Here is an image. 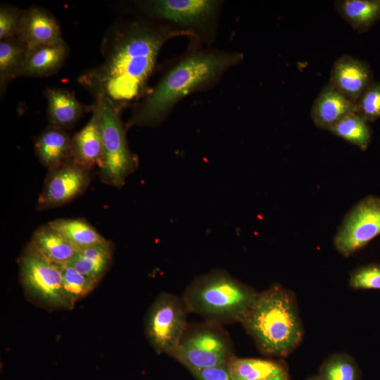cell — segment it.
<instances>
[{
  "mask_svg": "<svg viewBox=\"0 0 380 380\" xmlns=\"http://www.w3.org/2000/svg\"><path fill=\"white\" fill-rule=\"evenodd\" d=\"M259 380H289V375L288 371H285L282 373L276 375L269 376Z\"/></svg>",
  "mask_w": 380,
  "mask_h": 380,
  "instance_id": "obj_32",
  "label": "cell"
},
{
  "mask_svg": "<svg viewBox=\"0 0 380 380\" xmlns=\"http://www.w3.org/2000/svg\"><path fill=\"white\" fill-rule=\"evenodd\" d=\"M103 153V132L100 115L95 103L92 115L88 123L71 141V160L82 167L91 170L99 165Z\"/></svg>",
  "mask_w": 380,
  "mask_h": 380,
  "instance_id": "obj_14",
  "label": "cell"
},
{
  "mask_svg": "<svg viewBox=\"0 0 380 380\" xmlns=\"http://www.w3.org/2000/svg\"><path fill=\"white\" fill-rule=\"evenodd\" d=\"M20 274L27 293L53 308L72 309L63 288L61 265L46 259L30 243L20 258Z\"/></svg>",
  "mask_w": 380,
  "mask_h": 380,
  "instance_id": "obj_6",
  "label": "cell"
},
{
  "mask_svg": "<svg viewBox=\"0 0 380 380\" xmlns=\"http://www.w3.org/2000/svg\"><path fill=\"white\" fill-rule=\"evenodd\" d=\"M355 113L367 122L380 118V82H374L366 89L355 103Z\"/></svg>",
  "mask_w": 380,
  "mask_h": 380,
  "instance_id": "obj_28",
  "label": "cell"
},
{
  "mask_svg": "<svg viewBox=\"0 0 380 380\" xmlns=\"http://www.w3.org/2000/svg\"><path fill=\"white\" fill-rule=\"evenodd\" d=\"M329 131L362 151L367 148L371 140L368 122L355 112L346 115Z\"/></svg>",
  "mask_w": 380,
  "mask_h": 380,
  "instance_id": "obj_25",
  "label": "cell"
},
{
  "mask_svg": "<svg viewBox=\"0 0 380 380\" xmlns=\"http://www.w3.org/2000/svg\"><path fill=\"white\" fill-rule=\"evenodd\" d=\"M90 171L71 160L49 170L37 199V209L43 210L59 207L82 195L89 184Z\"/></svg>",
  "mask_w": 380,
  "mask_h": 380,
  "instance_id": "obj_11",
  "label": "cell"
},
{
  "mask_svg": "<svg viewBox=\"0 0 380 380\" xmlns=\"http://www.w3.org/2000/svg\"><path fill=\"white\" fill-rule=\"evenodd\" d=\"M49 223L77 251L108 241L83 219H57Z\"/></svg>",
  "mask_w": 380,
  "mask_h": 380,
  "instance_id": "obj_23",
  "label": "cell"
},
{
  "mask_svg": "<svg viewBox=\"0 0 380 380\" xmlns=\"http://www.w3.org/2000/svg\"><path fill=\"white\" fill-rule=\"evenodd\" d=\"M263 353L286 356L303 338V327L294 296L280 286L258 293L241 322Z\"/></svg>",
  "mask_w": 380,
  "mask_h": 380,
  "instance_id": "obj_3",
  "label": "cell"
},
{
  "mask_svg": "<svg viewBox=\"0 0 380 380\" xmlns=\"http://www.w3.org/2000/svg\"><path fill=\"white\" fill-rule=\"evenodd\" d=\"M308 380H317V376H312V377L308 379Z\"/></svg>",
  "mask_w": 380,
  "mask_h": 380,
  "instance_id": "obj_33",
  "label": "cell"
},
{
  "mask_svg": "<svg viewBox=\"0 0 380 380\" xmlns=\"http://www.w3.org/2000/svg\"><path fill=\"white\" fill-rule=\"evenodd\" d=\"M380 234V198L368 196L345 216L334 239L337 251L350 256Z\"/></svg>",
  "mask_w": 380,
  "mask_h": 380,
  "instance_id": "obj_8",
  "label": "cell"
},
{
  "mask_svg": "<svg viewBox=\"0 0 380 380\" xmlns=\"http://www.w3.org/2000/svg\"><path fill=\"white\" fill-rule=\"evenodd\" d=\"M349 285L358 289H380V265L369 264L354 270Z\"/></svg>",
  "mask_w": 380,
  "mask_h": 380,
  "instance_id": "obj_29",
  "label": "cell"
},
{
  "mask_svg": "<svg viewBox=\"0 0 380 380\" xmlns=\"http://www.w3.org/2000/svg\"><path fill=\"white\" fill-rule=\"evenodd\" d=\"M355 110V104L328 83L315 99L310 115L317 127L329 130Z\"/></svg>",
  "mask_w": 380,
  "mask_h": 380,
  "instance_id": "obj_15",
  "label": "cell"
},
{
  "mask_svg": "<svg viewBox=\"0 0 380 380\" xmlns=\"http://www.w3.org/2000/svg\"><path fill=\"white\" fill-rule=\"evenodd\" d=\"M369 65L355 57L343 55L335 61L329 84L355 104L373 83Z\"/></svg>",
  "mask_w": 380,
  "mask_h": 380,
  "instance_id": "obj_12",
  "label": "cell"
},
{
  "mask_svg": "<svg viewBox=\"0 0 380 380\" xmlns=\"http://www.w3.org/2000/svg\"><path fill=\"white\" fill-rule=\"evenodd\" d=\"M30 243L43 257L58 265L67 264L78 251L49 222L34 231Z\"/></svg>",
  "mask_w": 380,
  "mask_h": 380,
  "instance_id": "obj_19",
  "label": "cell"
},
{
  "mask_svg": "<svg viewBox=\"0 0 380 380\" xmlns=\"http://www.w3.org/2000/svg\"><path fill=\"white\" fill-rule=\"evenodd\" d=\"M338 14L358 32H365L380 20V0H338Z\"/></svg>",
  "mask_w": 380,
  "mask_h": 380,
  "instance_id": "obj_20",
  "label": "cell"
},
{
  "mask_svg": "<svg viewBox=\"0 0 380 380\" xmlns=\"http://www.w3.org/2000/svg\"><path fill=\"white\" fill-rule=\"evenodd\" d=\"M243 59L241 53L217 50L186 55L163 75L134 110L126 127L160 124L181 99L211 87L228 69Z\"/></svg>",
  "mask_w": 380,
  "mask_h": 380,
  "instance_id": "obj_2",
  "label": "cell"
},
{
  "mask_svg": "<svg viewBox=\"0 0 380 380\" xmlns=\"http://www.w3.org/2000/svg\"><path fill=\"white\" fill-rule=\"evenodd\" d=\"M141 5L151 17L192 33L193 29L203 27L214 19L220 3L213 0H153L143 1Z\"/></svg>",
  "mask_w": 380,
  "mask_h": 380,
  "instance_id": "obj_10",
  "label": "cell"
},
{
  "mask_svg": "<svg viewBox=\"0 0 380 380\" xmlns=\"http://www.w3.org/2000/svg\"><path fill=\"white\" fill-rule=\"evenodd\" d=\"M172 356L192 370L220 365L234 355L231 343L221 331L203 327L184 334Z\"/></svg>",
  "mask_w": 380,
  "mask_h": 380,
  "instance_id": "obj_9",
  "label": "cell"
},
{
  "mask_svg": "<svg viewBox=\"0 0 380 380\" xmlns=\"http://www.w3.org/2000/svg\"><path fill=\"white\" fill-rule=\"evenodd\" d=\"M187 309L182 299L162 293L151 305L146 319V333L158 353L172 355L186 327Z\"/></svg>",
  "mask_w": 380,
  "mask_h": 380,
  "instance_id": "obj_7",
  "label": "cell"
},
{
  "mask_svg": "<svg viewBox=\"0 0 380 380\" xmlns=\"http://www.w3.org/2000/svg\"><path fill=\"white\" fill-rule=\"evenodd\" d=\"M193 34L170 26L134 22L113 34L104 61L82 74L78 82L96 99L108 101L119 112L145 92L163 46L171 38Z\"/></svg>",
  "mask_w": 380,
  "mask_h": 380,
  "instance_id": "obj_1",
  "label": "cell"
},
{
  "mask_svg": "<svg viewBox=\"0 0 380 380\" xmlns=\"http://www.w3.org/2000/svg\"><path fill=\"white\" fill-rule=\"evenodd\" d=\"M61 270L64 290L73 305L91 292L97 283L82 275L68 264L61 265Z\"/></svg>",
  "mask_w": 380,
  "mask_h": 380,
  "instance_id": "obj_27",
  "label": "cell"
},
{
  "mask_svg": "<svg viewBox=\"0 0 380 380\" xmlns=\"http://www.w3.org/2000/svg\"><path fill=\"white\" fill-rule=\"evenodd\" d=\"M23 11L12 6H3L0 8V39L17 36Z\"/></svg>",
  "mask_w": 380,
  "mask_h": 380,
  "instance_id": "obj_30",
  "label": "cell"
},
{
  "mask_svg": "<svg viewBox=\"0 0 380 380\" xmlns=\"http://www.w3.org/2000/svg\"><path fill=\"white\" fill-rule=\"evenodd\" d=\"M71 141L65 129L49 125L34 143L36 155L48 170L55 169L71 160Z\"/></svg>",
  "mask_w": 380,
  "mask_h": 380,
  "instance_id": "obj_17",
  "label": "cell"
},
{
  "mask_svg": "<svg viewBox=\"0 0 380 380\" xmlns=\"http://www.w3.org/2000/svg\"><path fill=\"white\" fill-rule=\"evenodd\" d=\"M103 132V153L99 165L101 181L107 184L121 187L127 177L138 166L137 157L127 144L125 128L120 112L104 99H96Z\"/></svg>",
  "mask_w": 380,
  "mask_h": 380,
  "instance_id": "obj_5",
  "label": "cell"
},
{
  "mask_svg": "<svg viewBox=\"0 0 380 380\" xmlns=\"http://www.w3.org/2000/svg\"><path fill=\"white\" fill-rule=\"evenodd\" d=\"M44 95L48 103L49 125L65 129L73 125L92 106L81 103L73 92L63 89H47Z\"/></svg>",
  "mask_w": 380,
  "mask_h": 380,
  "instance_id": "obj_18",
  "label": "cell"
},
{
  "mask_svg": "<svg viewBox=\"0 0 380 380\" xmlns=\"http://www.w3.org/2000/svg\"><path fill=\"white\" fill-rule=\"evenodd\" d=\"M190 372L198 380H232L227 362L215 367Z\"/></svg>",
  "mask_w": 380,
  "mask_h": 380,
  "instance_id": "obj_31",
  "label": "cell"
},
{
  "mask_svg": "<svg viewBox=\"0 0 380 380\" xmlns=\"http://www.w3.org/2000/svg\"><path fill=\"white\" fill-rule=\"evenodd\" d=\"M317 378V380H360V372L352 357L337 353L324 360Z\"/></svg>",
  "mask_w": 380,
  "mask_h": 380,
  "instance_id": "obj_26",
  "label": "cell"
},
{
  "mask_svg": "<svg viewBox=\"0 0 380 380\" xmlns=\"http://www.w3.org/2000/svg\"><path fill=\"white\" fill-rule=\"evenodd\" d=\"M258 293L223 271H213L193 281L183 294L188 311L215 321H240Z\"/></svg>",
  "mask_w": 380,
  "mask_h": 380,
  "instance_id": "obj_4",
  "label": "cell"
},
{
  "mask_svg": "<svg viewBox=\"0 0 380 380\" xmlns=\"http://www.w3.org/2000/svg\"><path fill=\"white\" fill-rule=\"evenodd\" d=\"M112 258L110 242L81 249L67 263L87 278L98 282Z\"/></svg>",
  "mask_w": 380,
  "mask_h": 380,
  "instance_id": "obj_21",
  "label": "cell"
},
{
  "mask_svg": "<svg viewBox=\"0 0 380 380\" xmlns=\"http://www.w3.org/2000/svg\"><path fill=\"white\" fill-rule=\"evenodd\" d=\"M27 48L63 41L61 29L49 11L38 7L23 11L16 36Z\"/></svg>",
  "mask_w": 380,
  "mask_h": 380,
  "instance_id": "obj_13",
  "label": "cell"
},
{
  "mask_svg": "<svg viewBox=\"0 0 380 380\" xmlns=\"http://www.w3.org/2000/svg\"><path fill=\"white\" fill-rule=\"evenodd\" d=\"M27 47L17 37L0 42L1 92L12 79L21 76Z\"/></svg>",
  "mask_w": 380,
  "mask_h": 380,
  "instance_id": "obj_24",
  "label": "cell"
},
{
  "mask_svg": "<svg viewBox=\"0 0 380 380\" xmlns=\"http://www.w3.org/2000/svg\"><path fill=\"white\" fill-rule=\"evenodd\" d=\"M232 380H259L288 371L285 363L257 358L232 357L227 361Z\"/></svg>",
  "mask_w": 380,
  "mask_h": 380,
  "instance_id": "obj_22",
  "label": "cell"
},
{
  "mask_svg": "<svg viewBox=\"0 0 380 380\" xmlns=\"http://www.w3.org/2000/svg\"><path fill=\"white\" fill-rule=\"evenodd\" d=\"M68 47L64 40L27 48L21 76L49 77L63 65Z\"/></svg>",
  "mask_w": 380,
  "mask_h": 380,
  "instance_id": "obj_16",
  "label": "cell"
}]
</instances>
